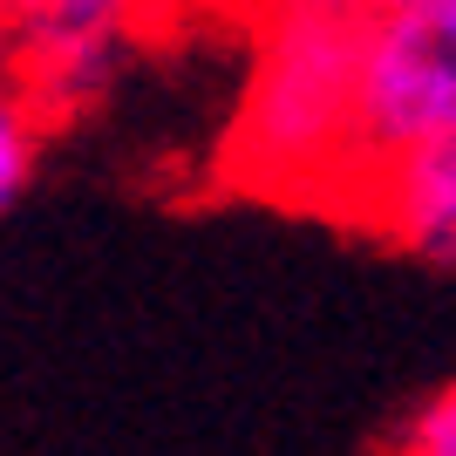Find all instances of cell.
<instances>
[{
    "label": "cell",
    "mask_w": 456,
    "mask_h": 456,
    "mask_svg": "<svg viewBox=\"0 0 456 456\" xmlns=\"http://www.w3.org/2000/svg\"><path fill=\"white\" fill-rule=\"evenodd\" d=\"M362 35L368 14L354 0H259V55L218 143L232 191L334 211L354 151Z\"/></svg>",
    "instance_id": "1"
},
{
    "label": "cell",
    "mask_w": 456,
    "mask_h": 456,
    "mask_svg": "<svg viewBox=\"0 0 456 456\" xmlns=\"http://www.w3.org/2000/svg\"><path fill=\"white\" fill-rule=\"evenodd\" d=\"M450 130H456V0L368 20L362 76H354V151H347L341 198ZM341 198H334V211H341Z\"/></svg>",
    "instance_id": "2"
},
{
    "label": "cell",
    "mask_w": 456,
    "mask_h": 456,
    "mask_svg": "<svg viewBox=\"0 0 456 456\" xmlns=\"http://www.w3.org/2000/svg\"><path fill=\"white\" fill-rule=\"evenodd\" d=\"M151 0H7L0 61L41 130L95 116L116 95Z\"/></svg>",
    "instance_id": "3"
},
{
    "label": "cell",
    "mask_w": 456,
    "mask_h": 456,
    "mask_svg": "<svg viewBox=\"0 0 456 456\" xmlns=\"http://www.w3.org/2000/svg\"><path fill=\"white\" fill-rule=\"evenodd\" d=\"M341 218L381 232L388 246L416 252L429 266H456V130L354 184L341 198Z\"/></svg>",
    "instance_id": "4"
},
{
    "label": "cell",
    "mask_w": 456,
    "mask_h": 456,
    "mask_svg": "<svg viewBox=\"0 0 456 456\" xmlns=\"http://www.w3.org/2000/svg\"><path fill=\"white\" fill-rule=\"evenodd\" d=\"M41 136H48V130L28 116L14 76H7V61H0V211H14L20 198H28L35 164H41Z\"/></svg>",
    "instance_id": "5"
},
{
    "label": "cell",
    "mask_w": 456,
    "mask_h": 456,
    "mask_svg": "<svg viewBox=\"0 0 456 456\" xmlns=\"http://www.w3.org/2000/svg\"><path fill=\"white\" fill-rule=\"evenodd\" d=\"M388 450L395 456H456V381L429 388L416 409H402Z\"/></svg>",
    "instance_id": "6"
},
{
    "label": "cell",
    "mask_w": 456,
    "mask_h": 456,
    "mask_svg": "<svg viewBox=\"0 0 456 456\" xmlns=\"http://www.w3.org/2000/svg\"><path fill=\"white\" fill-rule=\"evenodd\" d=\"M368 20H381V14H409V7H429V0H354Z\"/></svg>",
    "instance_id": "7"
},
{
    "label": "cell",
    "mask_w": 456,
    "mask_h": 456,
    "mask_svg": "<svg viewBox=\"0 0 456 456\" xmlns=\"http://www.w3.org/2000/svg\"><path fill=\"white\" fill-rule=\"evenodd\" d=\"M151 7H164V0H151Z\"/></svg>",
    "instance_id": "8"
},
{
    "label": "cell",
    "mask_w": 456,
    "mask_h": 456,
    "mask_svg": "<svg viewBox=\"0 0 456 456\" xmlns=\"http://www.w3.org/2000/svg\"><path fill=\"white\" fill-rule=\"evenodd\" d=\"M0 7H7V0H0Z\"/></svg>",
    "instance_id": "9"
}]
</instances>
